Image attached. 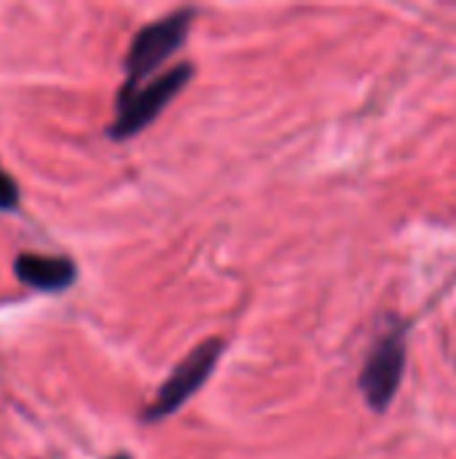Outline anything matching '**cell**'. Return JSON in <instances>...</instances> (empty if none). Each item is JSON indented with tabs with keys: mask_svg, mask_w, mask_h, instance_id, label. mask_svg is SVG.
Segmentation results:
<instances>
[{
	"mask_svg": "<svg viewBox=\"0 0 456 459\" xmlns=\"http://www.w3.org/2000/svg\"><path fill=\"white\" fill-rule=\"evenodd\" d=\"M191 75H194V67L188 62H183L137 89L118 91L116 118L108 126V134L113 140H126V137L142 132L153 118H159V113L169 105V100H175L180 94V89L188 83Z\"/></svg>",
	"mask_w": 456,
	"mask_h": 459,
	"instance_id": "cell-1",
	"label": "cell"
},
{
	"mask_svg": "<svg viewBox=\"0 0 456 459\" xmlns=\"http://www.w3.org/2000/svg\"><path fill=\"white\" fill-rule=\"evenodd\" d=\"M191 19H194V11L191 8H180L175 13H167V16L151 22L148 27H142L132 38V46H129V51L124 56L126 78H124L121 91L142 86V81L156 67H161L183 46V40L188 35V27H191Z\"/></svg>",
	"mask_w": 456,
	"mask_h": 459,
	"instance_id": "cell-2",
	"label": "cell"
},
{
	"mask_svg": "<svg viewBox=\"0 0 456 459\" xmlns=\"http://www.w3.org/2000/svg\"><path fill=\"white\" fill-rule=\"evenodd\" d=\"M220 352H223V342L220 339H207L185 360H180L177 368L169 374V379L161 385L153 403L145 409V422H159V420L175 414L210 379V374L218 366Z\"/></svg>",
	"mask_w": 456,
	"mask_h": 459,
	"instance_id": "cell-3",
	"label": "cell"
},
{
	"mask_svg": "<svg viewBox=\"0 0 456 459\" xmlns=\"http://www.w3.org/2000/svg\"><path fill=\"white\" fill-rule=\"evenodd\" d=\"M403 371H406V336L403 331H392L379 339V344L371 350L360 371V390L374 411H384L395 401Z\"/></svg>",
	"mask_w": 456,
	"mask_h": 459,
	"instance_id": "cell-4",
	"label": "cell"
},
{
	"mask_svg": "<svg viewBox=\"0 0 456 459\" xmlns=\"http://www.w3.org/2000/svg\"><path fill=\"white\" fill-rule=\"evenodd\" d=\"M13 274L22 285L40 293H59L75 285L78 266L67 255L19 253L13 261Z\"/></svg>",
	"mask_w": 456,
	"mask_h": 459,
	"instance_id": "cell-5",
	"label": "cell"
},
{
	"mask_svg": "<svg viewBox=\"0 0 456 459\" xmlns=\"http://www.w3.org/2000/svg\"><path fill=\"white\" fill-rule=\"evenodd\" d=\"M19 207V183L0 167V212H13Z\"/></svg>",
	"mask_w": 456,
	"mask_h": 459,
	"instance_id": "cell-6",
	"label": "cell"
},
{
	"mask_svg": "<svg viewBox=\"0 0 456 459\" xmlns=\"http://www.w3.org/2000/svg\"><path fill=\"white\" fill-rule=\"evenodd\" d=\"M110 459H132V457H129V455H113Z\"/></svg>",
	"mask_w": 456,
	"mask_h": 459,
	"instance_id": "cell-7",
	"label": "cell"
}]
</instances>
